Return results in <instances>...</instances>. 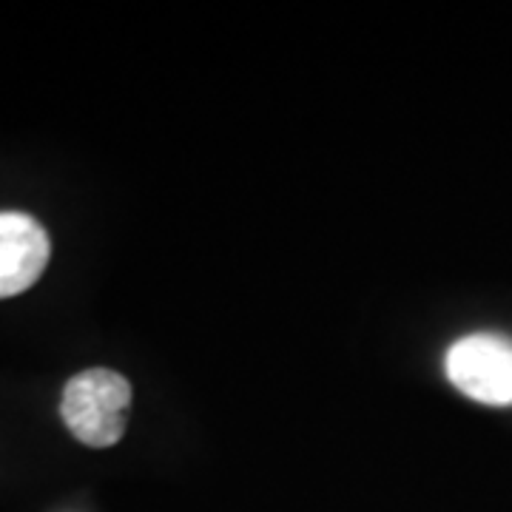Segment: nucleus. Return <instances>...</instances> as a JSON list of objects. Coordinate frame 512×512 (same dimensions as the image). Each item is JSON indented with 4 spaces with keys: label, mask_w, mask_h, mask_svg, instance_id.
I'll return each instance as SVG.
<instances>
[{
    "label": "nucleus",
    "mask_w": 512,
    "mask_h": 512,
    "mask_svg": "<svg viewBox=\"0 0 512 512\" xmlns=\"http://www.w3.org/2000/svg\"><path fill=\"white\" fill-rule=\"evenodd\" d=\"M131 384L106 367H92L72 376L63 387L60 416L74 439L86 447H114L126 436Z\"/></svg>",
    "instance_id": "1"
},
{
    "label": "nucleus",
    "mask_w": 512,
    "mask_h": 512,
    "mask_svg": "<svg viewBox=\"0 0 512 512\" xmlns=\"http://www.w3.org/2000/svg\"><path fill=\"white\" fill-rule=\"evenodd\" d=\"M447 379L467 399L490 407L512 404V339L501 333H470L444 356Z\"/></svg>",
    "instance_id": "2"
},
{
    "label": "nucleus",
    "mask_w": 512,
    "mask_h": 512,
    "mask_svg": "<svg viewBox=\"0 0 512 512\" xmlns=\"http://www.w3.org/2000/svg\"><path fill=\"white\" fill-rule=\"evenodd\" d=\"M52 256L49 234L32 214H0V299L29 291Z\"/></svg>",
    "instance_id": "3"
}]
</instances>
